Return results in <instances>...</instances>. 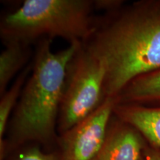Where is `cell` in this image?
Masks as SVG:
<instances>
[{
	"label": "cell",
	"instance_id": "obj_1",
	"mask_svg": "<svg viewBox=\"0 0 160 160\" xmlns=\"http://www.w3.org/2000/svg\"><path fill=\"white\" fill-rule=\"evenodd\" d=\"M82 45L106 71L104 96L117 97L136 78L160 70V0L109 12Z\"/></svg>",
	"mask_w": 160,
	"mask_h": 160
},
{
	"label": "cell",
	"instance_id": "obj_2",
	"mask_svg": "<svg viewBox=\"0 0 160 160\" xmlns=\"http://www.w3.org/2000/svg\"><path fill=\"white\" fill-rule=\"evenodd\" d=\"M52 39H40L32 71L24 86L11 120L9 146L15 148L30 141L49 143L55 137L60 105L68 64L82 43H71L54 53Z\"/></svg>",
	"mask_w": 160,
	"mask_h": 160
},
{
	"label": "cell",
	"instance_id": "obj_3",
	"mask_svg": "<svg viewBox=\"0 0 160 160\" xmlns=\"http://www.w3.org/2000/svg\"><path fill=\"white\" fill-rule=\"evenodd\" d=\"M95 1L25 0L3 16L0 35L4 43L29 45L41 39L62 37L70 43H83L93 34L97 22L92 17Z\"/></svg>",
	"mask_w": 160,
	"mask_h": 160
},
{
	"label": "cell",
	"instance_id": "obj_4",
	"mask_svg": "<svg viewBox=\"0 0 160 160\" xmlns=\"http://www.w3.org/2000/svg\"><path fill=\"white\" fill-rule=\"evenodd\" d=\"M106 71L82 44L68 64L58 117V130L68 131L93 113L105 99Z\"/></svg>",
	"mask_w": 160,
	"mask_h": 160
},
{
	"label": "cell",
	"instance_id": "obj_5",
	"mask_svg": "<svg viewBox=\"0 0 160 160\" xmlns=\"http://www.w3.org/2000/svg\"><path fill=\"white\" fill-rule=\"evenodd\" d=\"M117 99L106 97L88 117L62 133V160H93L105 142Z\"/></svg>",
	"mask_w": 160,
	"mask_h": 160
},
{
	"label": "cell",
	"instance_id": "obj_6",
	"mask_svg": "<svg viewBox=\"0 0 160 160\" xmlns=\"http://www.w3.org/2000/svg\"><path fill=\"white\" fill-rule=\"evenodd\" d=\"M146 143L137 129L113 115L105 142L93 160H145Z\"/></svg>",
	"mask_w": 160,
	"mask_h": 160
},
{
	"label": "cell",
	"instance_id": "obj_7",
	"mask_svg": "<svg viewBox=\"0 0 160 160\" xmlns=\"http://www.w3.org/2000/svg\"><path fill=\"white\" fill-rule=\"evenodd\" d=\"M113 115L137 129L148 145L160 149V105L117 103Z\"/></svg>",
	"mask_w": 160,
	"mask_h": 160
},
{
	"label": "cell",
	"instance_id": "obj_8",
	"mask_svg": "<svg viewBox=\"0 0 160 160\" xmlns=\"http://www.w3.org/2000/svg\"><path fill=\"white\" fill-rule=\"evenodd\" d=\"M117 103L160 105V70L140 76L129 82L117 97Z\"/></svg>",
	"mask_w": 160,
	"mask_h": 160
},
{
	"label": "cell",
	"instance_id": "obj_9",
	"mask_svg": "<svg viewBox=\"0 0 160 160\" xmlns=\"http://www.w3.org/2000/svg\"><path fill=\"white\" fill-rule=\"evenodd\" d=\"M30 56L28 45L19 42L5 43L0 55V94L7 91L15 75L24 67Z\"/></svg>",
	"mask_w": 160,
	"mask_h": 160
},
{
	"label": "cell",
	"instance_id": "obj_10",
	"mask_svg": "<svg viewBox=\"0 0 160 160\" xmlns=\"http://www.w3.org/2000/svg\"><path fill=\"white\" fill-rule=\"evenodd\" d=\"M32 71V63L25 68L18 75L10 88L1 96L0 100V144L3 142V137L7 128L10 114L17 105L22 91Z\"/></svg>",
	"mask_w": 160,
	"mask_h": 160
},
{
	"label": "cell",
	"instance_id": "obj_11",
	"mask_svg": "<svg viewBox=\"0 0 160 160\" xmlns=\"http://www.w3.org/2000/svg\"><path fill=\"white\" fill-rule=\"evenodd\" d=\"M14 160H62L59 153H45L39 148L32 147L25 150Z\"/></svg>",
	"mask_w": 160,
	"mask_h": 160
},
{
	"label": "cell",
	"instance_id": "obj_12",
	"mask_svg": "<svg viewBox=\"0 0 160 160\" xmlns=\"http://www.w3.org/2000/svg\"><path fill=\"white\" fill-rule=\"evenodd\" d=\"M144 159L145 160H160V149L146 143L144 149Z\"/></svg>",
	"mask_w": 160,
	"mask_h": 160
}]
</instances>
